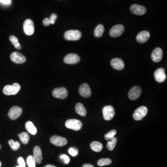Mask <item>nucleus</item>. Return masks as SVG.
Instances as JSON below:
<instances>
[{
    "instance_id": "nucleus-1",
    "label": "nucleus",
    "mask_w": 167,
    "mask_h": 167,
    "mask_svg": "<svg viewBox=\"0 0 167 167\" xmlns=\"http://www.w3.org/2000/svg\"><path fill=\"white\" fill-rule=\"evenodd\" d=\"M21 90V85L18 83H14L12 85H7L3 89V93L6 95H14Z\"/></svg>"
},
{
    "instance_id": "nucleus-2",
    "label": "nucleus",
    "mask_w": 167,
    "mask_h": 167,
    "mask_svg": "<svg viewBox=\"0 0 167 167\" xmlns=\"http://www.w3.org/2000/svg\"><path fill=\"white\" fill-rule=\"evenodd\" d=\"M82 36V34L79 31L71 30L67 31L65 33L64 37L66 40L70 41H78Z\"/></svg>"
},
{
    "instance_id": "nucleus-3",
    "label": "nucleus",
    "mask_w": 167,
    "mask_h": 167,
    "mask_svg": "<svg viewBox=\"0 0 167 167\" xmlns=\"http://www.w3.org/2000/svg\"><path fill=\"white\" fill-rule=\"evenodd\" d=\"M148 113V109L145 106L139 107L135 110L133 114V118L137 121L142 120Z\"/></svg>"
},
{
    "instance_id": "nucleus-4",
    "label": "nucleus",
    "mask_w": 167,
    "mask_h": 167,
    "mask_svg": "<svg viewBox=\"0 0 167 167\" xmlns=\"http://www.w3.org/2000/svg\"><path fill=\"white\" fill-rule=\"evenodd\" d=\"M66 128L74 130H79L82 128V124L81 121L76 119H70L66 122Z\"/></svg>"
},
{
    "instance_id": "nucleus-5",
    "label": "nucleus",
    "mask_w": 167,
    "mask_h": 167,
    "mask_svg": "<svg viewBox=\"0 0 167 167\" xmlns=\"http://www.w3.org/2000/svg\"><path fill=\"white\" fill-rule=\"evenodd\" d=\"M102 112H103L104 119L107 121H109L113 119L115 114L114 109L111 105L106 106L104 107Z\"/></svg>"
},
{
    "instance_id": "nucleus-6",
    "label": "nucleus",
    "mask_w": 167,
    "mask_h": 167,
    "mask_svg": "<svg viewBox=\"0 0 167 167\" xmlns=\"http://www.w3.org/2000/svg\"><path fill=\"white\" fill-rule=\"evenodd\" d=\"M23 30L26 35L30 36L33 34L34 32V26L32 20L27 19L25 21L23 24Z\"/></svg>"
},
{
    "instance_id": "nucleus-7",
    "label": "nucleus",
    "mask_w": 167,
    "mask_h": 167,
    "mask_svg": "<svg viewBox=\"0 0 167 167\" xmlns=\"http://www.w3.org/2000/svg\"><path fill=\"white\" fill-rule=\"evenodd\" d=\"M53 95L56 98L60 99H65L68 96V91L66 88L64 87L56 88L53 91Z\"/></svg>"
},
{
    "instance_id": "nucleus-8",
    "label": "nucleus",
    "mask_w": 167,
    "mask_h": 167,
    "mask_svg": "<svg viewBox=\"0 0 167 167\" xmlns=\"http://www.w3.org/2000/svg\"><path fill=\"white\" fill-rule=\"evenodd\" d=\"M50 142L56 146L62 147L67 144V140L65 138L60 136H54L50 138Z\"/></svg>"
},
{
    "instance_id": "nucleus-9",
    "label": "nucleus",
    "mask_w": 167,
    "mask_h": 167,
    "mask_svg": "<svg viewBox=\"0 0 167 167\" xmlns=\"http://www.w3.org/2000/svg\"><path fill=\"white\" fill-rule=\"evenodd\" d=\"M22 113V108L17 106H14L10 109L9 113V117L11 120H16L20 117Z\"/></svg>"
},
{
    "instance_id": "nucleus-10",
    "label": "nucleus",
    "mask_w": 167,
    "mask_h": 167,
    "mask_svg": "<svg viewBox=\"0 0 167 167\" xmlns=\"http://www.w3.org/2000/svg\"><path fill=\"white\" fill-rule=\"evenodd\" d=\"M125 31V27L122 25H117L111 28L109 31L110 36L113 37H117L121 36Z\"/></svg>"
},
{
    "instance_id": "nucleus-11",
    "label": "nucleus",
    "mask_w": 167,
    "mask_h": 167,
    "mask_svg": "<svg viewBox=\"0 0 167 167\" xmlns=\"http://www.w3.org/2000/svg\"><path fill=\"white\" fill-rule=\"evenodd\" d=\"M10 59L13 62L18 64L24 63L26 61V58L21 53L13 52L11 54Z\"/></svg>"
},
{
    "instance_id": "nucleus-12",
    "label": "nucleus",
    "mask_w": 167,
    "mask_h": 167,
    "mask_svg": "<svg viewBox=\"0 0 167 167\" xmlns=\"http://www.w3.org/2000/svg\"><path fill=\"white\" fill-rule=\"evenodd\" d=\"M142 93V89L138 86L132 87L128 93V96L130 100H134L138 98Z\"/></svg>"
},
{
    "instance_id": "nucleus-13",
    "label": "nucleus",
    "mask_w": 167,
    "mask_h": 167,
    "mask_svg": "<svg viewBox=\"0 0 167 167\" xmlns=\"http://www.w3.org/2000/svg\"><path fill=\"white\" fill-rule=\"evenodd\" d=\"M80 58L78 55L74 54H70L65 57L64 61L67 64H76L79 62Z\"/></svg>"
},
{
    "instance_id": "nucleus-14",
    "label": "nucleus",
    "mask_w": 167,
    "mask_h": 167,
    "mask_svg": "<svg viewBox=\"0 0 167 167\" xmlns=\"http://www.w3.org/2000/svg\"><path fill=\"white\" fill-rule=\"evenodd\" d=\"M163 56L162 49L160 47L155 48L151 54V59L155 62H159L161 61Z\"/></svg>"
},
{
    "instance_id": "nucleus-15",
    "label": "nucleus",
    "mask_w": 167,
    "mask_h": 167,
    "mask_svg": "<svg viewBox=\"0 0 167 167\" xmlns=\"http://www.w3.org/2000/svg\"><path fill=\"white\" fill-rule=\"evenodd\" d=\"M79 93L81 96L84 97H89L92 94L90 86L86 83L83 84L79 87Z\"/></svg>"
},
{
    "instance_id": "nucleus-16",
    "label": "nucleus",
    "mask_w": 167,
    "mask_h": 167,
    "mask_svg": "<svg viewBox=\"0 0 167 167\" xmlns=\"http://www.w3.org/2000/svg\"><path fill=\"white\" fill-rule=\"evenodd\" d=\"M154 77L157 82L159 83L164 82L166 79L165 70L162 68L157 69L154 73Z\"/></svg>"
},
{
    "instance_id": "nucleus-17",
    "label": "nucleus",
    "mask_w": 167,
    "mask_h": 167,
    "mask_svg": "<svg viewBox=\"0 0 167 167\" xmlns=\"http://www.w3.org/2000/svg\"><path fill=\"white\" fill-rule=\"evenodd\" d=\"M130 10L132 13L138 15H144L146 12V9L145 7L137 4L132 5Z\"/></svg>"
},
{
    "instance_id": "nucleus-18",
    "label": "nucleus",
    "mask_w": 167,
    "mask_h": 167,
    "mask_svg": "<svg viewBox=\"0 0 167 167\" xmlns=\"http://www.w3.org/2000/svg\"><path fill=\"white\" fill-rule=\"evenodd\" d=\"M150 38V34L147 31H143L139 33L137 35V41L140 43H144L148 41Z\"/></svg>"
},
{
    "instance_id": "nucleus-19",
    "label": "nucleus",
    "mask_w": 167,
    "mask_h": 167,
    "mask_svg": "<svg viewBox=\"0 0 167 167\" xmlns=\"http://www.w3.org/2000/svg\"><path fill=\"white\" fill-rule=\"evenodd\" d=\"M110 64L113 68L116 70H122L125 67V63L121 59L115 58L111 60Z\"/></svg>"
},
{
    "instance_id": "nucleus-20",
    "label": "nucleus",
    "mask_w": 167,
    "mask_h": 167,
    "mask_svg": "<svg viewBox=\"0 0 167 167\" xmlns=\"http://www.w3.org/2000/svg\"><path fill=\"white\" fill-rule=\"evenodd\" d=\"M33 157L36 163L40 164L42 161V153L40 147L36 146L34 149Z\"/></svg>"
},
{
    "instance_id": "nucleus-21",
    "label": "nucleus",
    "mask_w": 167,
    "mask_h": 167,
    "mask_svg": "<svg viewBox=\"0 0 167 167\" xmlns=\"http://www.w3.org/2000/svg\"><path fill=\"white\" fill-rule=\"evenodd\" d=\"M76 113L81 116H85L87 113L86 109L83 104L80 103H78L75 106Z\"/></svg>"
},
{
    "instance_id": "nucleus-22",
    "label": "nucleus",
    "mask_w": 167,
    "mask_h": 167,
    "mask_svg": "<svg viewBox=\"0 0 167 167\" xmlns=\"http://www.w3.org/2000/svg\"><path fill=\"white\" fill-rule=\"evenodd\" d=\"M25 127L26 130L29 133L33 135H36L37 132V129L33 123L31 121H27L25 125Z\"/></svg>"
},
{
    "instance_id": "nucleus-23",
    "label": "nucleus",
    "mask_w": 167,
    "mask_h": 167,
    "mask_svg": "<svg viewBox=\"0 0 167 167\" xmlns=\"http://www.w3.org/2000/svg\"><path fill=\"white\" fill-rule=\"evenodd\" d=\"M91 149L95 152H99L102 150L103 145L102 143L97 141H94L90 145Z\"/></svg>"
},
{
    "instance_id": "nucleus-24",
    "label": "nucleus",
    "mask_w": 167,
    "mask_h": 167,
    "mask_svg": "<svg viewBox=\"0 0 167 167\" xmlns=\"http://www.w3.org/2000/svg\"><path fill=\"white\" fill-rule=\"evenodd\" d=\"M104 31H105V27L103 25L101 24L98 25L95 29L94 34L95 37L100 38L103 36Z\"/></svg>"
},
{
    "instance_id": "nucleus-25",
    "label": "nucleus",
    "mask_w": 167,
    "mask_h": 167,
    "mask_svg": "<svg viewBox=\"0 0 167 167\" xmlns=\"http://www.w3.org/2000/svg\"><path fill=\"white\" fill-rule=\"evenodd\" d=\"M19 137L22 144L26 145L29 143L30 137L29 134H27L26 132H24L20 133L19 134Z\"/></svg>"
},
{
    "instance_id": "nucleus-26",
    "label": "nucleus",
    "mask_w": 167,
    "mask_h": 167,
    "mask_svg": "<svg viewBox=\"0 0 167 167\" xmlns=\"http://www.w3.org/2000/svg\"><path fill=\"white\" fill-rule=\"evenodd\" d=\"M10 40L11 43L14 46V47L18 50H21L22 49V46L18 42V39L17 37L14 35L10 36Z\"/></svg>"
},
{
    "instance_id": "nucleus-27",
    "label": "nucleus",
    "mask_w": 167,
    "mask_h": 167,
    "mask_svg": "<svg viewBox=\"0 0 167 167\" xmlns=\"http://www.w3.org/2000/svg\"><path fill=\"white\" fill-rule=\"evenodd\" d=\"M9 144L12 149L14 151H16L20 148L21 145L18 141H14V140H10L9 141Z\"/></svg>"
},
{
    "instance_id": "nucleus-28",
    "label": "nucleus",
    "mask_w": 167,
    "mask_h": 167,
    "mask_svg": "<svg viewBox=\"0 0 167 167\" xmlns=\"http://www.w3.org/2000/svg\"><path fill=\"white\" fill-rule=\"evenodd\" d=\"M111 163V160L109 158H102L97 161V165L99 166H106L110 165Z\"/></svg>"
},
{
    "instance_id": "nucleus-29",
    "label": "nucleus",
    "mask_w": 167,
    "mask_h": 167,
    "mask_svg": "<svg viewBox=\"0 0 167 167\" xmlns=\"http://www.w3.org/2000/svg\"><path fill=\"white\" fill-rule=\"evenodd\" d=\"M26 162L29 167H35L36 166V161L33 156H30L27 157Z\"/></svg>"
},
{
    "instance_id": "nucleus-30",
    "label": "nucleus",
    "mask_w": 167,
    "mask_h": 167,
    "mask_svg": "<svg viewBox=\"0 0 167 167\" xmlns=\"http://www.w3.org/2000/svg\"><path fill=\"white\" fill-rule=\"evenodd\" d=\"M117 131L115 129H113L111 130V131L109 132L108 133H106L105 135V139L106 140H110L113 137H114L115 135L116 134Z\"/></svg>"
},
{
    "instance_id": "nucleus-31",
    "label": "nucleus",
    "mask_w": 167,
    "mask_h": 167,
    "mask_svg": "<svg viewBox=\"0 0 167 167\" xmlns=\"http://www.w3.org/2000/svg\"><path fill=\"white\" fill-rule=\"evenodd\" d=\"M68 153L73 157H76L78 154V150L77 149L74 147H71L68 149Z\"/></svg>"
},
{
    "instance_id": "nucleus-32",
    "label": "nucleus",
    "mask_w": 167,
    "mask_h": 167,
    "mask_svg": "<svg viewBox=\"0 0 167 167\" xmlns=\"http://www.w3.org/2000/svg\"><path fill=\"white\" fill-rule=\"evenodd\" d=\"M60 159L61 160L63 161V162L65 163V164H67L70 162V158L67 155H65V154H62L60 156Z\"/></svg>"
},
{
    "instance_id": "nucleus-33",
    "label": "nucleus",
    "mask_w": 167,
    "mask_h": 167,
    "mask_svg": "<svg viewBox=\"0 0 167 167\" xmlns=\"http://www.w3.org/2000/svg\"><path fill=\"white\" fill-rule=\"evenodd\" d=\"M116 144L113 143V142H111V141H108L107 144V148L108 150L112 151V150L114 149L115 147L116 146Z\"/></svg>"
},
{
    "instance_id": "nucleus-34",
    "label": "nucleus",
    "mask_w": 167,
    "mask_h": 167,
    "mask_svg": "<svg viewBox=\"0 0 167 167\" xmlns=\"http://www.w3.org/2000/svg\"><path fill=\"white\" fill-rule=\"evenodd\" d=\"M57 14H53L52 15L50 16L49 20L50 21V24H54L56 20H57Z\"/></svg>"
},
{
    "instance_id": "nucleus-35",
    "label": "nucleus",
    "mask_w": 167,
    "mask_h": 167,
    "mask_svg": "<svg viewBox=\"0 0 167 167\" xmlns=\"http://www.w3.org/2000/svg\"><path fill=\"white\" fill-rule=\"evenodd\" d=\"M18 163L19 164V166H21V167H26V163L22 157H20L18 159Z\"/></svg>"
},
{
    "instance_id": "nucleus-36",
    "label": "nucleus",
    "mask_w": 167,
    "mask_h": 167,
    "mask_svg": "<svg viewBox=\"0 0 167 167\" xmlns=\"http://www.w3.org/2000/svg\"><path fill=\"white\" fill-rule=\"evenodd\" d=\"M43 24L45 26H48L50 24V21L49 18H46L43 21Z\"/></svg>"
},
{
    "instance_id": "nucleus-37",
    "label": "nucleus",
    "mask_w": 167,
    "mask_h": 167,
    "mask_svg": "<svg viewBox=\"0 0 167 167\" xmlns=\"http://www.w3.org/2000/svg\"><path fill=\"white\" fill-rule=\"evenodd\" d=\"M0 2L4 4H9L11 2V0H0Z\"/></svg>"
},
{
    "instance_id": "nucleus-38",
    "label": "nucleus",
    "mask_w": 167,
    "mask_h": 167,
    "mask_svg": "<svg viewBox=\"0 0 167 167\" xmlns=\"http://www.w3.org/2000/svg\"><path fill=\"white\" fill-rule=\"evenodd\" d=\"M83 167H94V166L91 164H85L83 165Z\"/></svg>"
},
{
    "instance_id": "nucleus-39",
    "label": "nucleus",
    "mask_w": 167,
    "mask_h": 167,
    "mask_svg": "<svg viewBox=\"0 0 167 167\" xmlns=\"http://www.w3.org/2000/svg\"><path fill=\"white\" fill-rule=\"evenodd\" d=\"M44 167H57L56 166H54V165H51V164H48V165H46V166H45Z\"/></svg>"
},
{
    "instance_id": "nucleus-40",
    "label": "nucleus",
    "mask_w": 167,
    "mask_h": 167,
    "mask_svg": "<svg viewBox=\"0 0 167 167\" xmlns=\"http://www.w3.org/2000/svg\"><path fill=\"white\" fill-rule=\"evenodd\" d=\"M2 166V162L0 161V167H1Z\"/></svg>"
},
{
    "instance_id": "nucleus-41",
    "label": "nucleus",
    "mask_w": 167,
    "mask_h": 167,
    "mask_svg": "<svg viewBox=\"0 0 167 167\" xmlns=\"http://www.w3.org/2000/svg\"><path fill=\"white\" fill-rule=\"evenodd\" d=\"M1 149V145H0V149Z\"/></svg>"
},
{
    "instance_id": "nucleus-42",
    "label": "nucleus",
    "mask_w": 167,
    "mask_h": 167,
    "mask_svg": "<svg viewBox=\"0 0 167 167\" xmlns=\"http://www.w3.org/2000/svg\"><path fill=\"white\" fill-rule=\"evenodd\" d=\"M16 167H21V166H16Z\"/></svg>"
}]
</instances>
